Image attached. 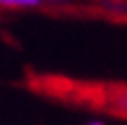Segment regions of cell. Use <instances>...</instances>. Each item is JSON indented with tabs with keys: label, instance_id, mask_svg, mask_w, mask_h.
Wrapping results in <instances>:
<instances>
[{
	"label": "cell",
	"instance_id": "6da1fadb",
	"mask_svg": "<svg viewBox=\"0 0 127 125\" xmlns=\"http://www.w3.org/2000/svg\"><path fill=\"white\" fill-rule=\"evenodd\" d=\"M25 84L55 103L127 119V82H90L58 74L27 72Z\"/></svg>",
	"mask_w": 127,
	"mask_h": 125
},
{
	"label": "cell",
	"instance_id": "7a4b0ae2",
	"mask_svg": "<svg viewBox=\"0 0 127 125\" xmlns=\"http://www.w3.org/2000/svg\"><path fill=\"white\" fill-rule=\"evenodd\" d=\"M39 4L41 0H0V6H6V8H31Z\"/></svg>",
	"mask_w": 127,
	"mask_h": 125
},
{
	"label": "cell",
	"instance_id": "3957f363",
	"mask_svg": "<svg viewBox=\"0 0 127 125\" xmlns=\"http://www.w3.org/2000/svg\"><path fill=\"white\" fill-rule=\"evenodd\" d=\"M88 125H102V123H88Z\"/></svg>",
	"mask_w": 127,
	"mask_h": 125
}]
</instances>
